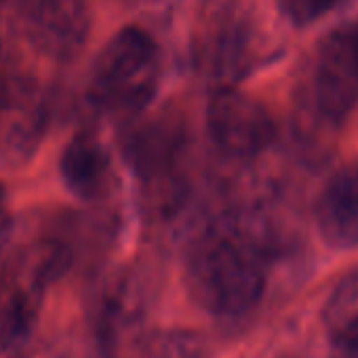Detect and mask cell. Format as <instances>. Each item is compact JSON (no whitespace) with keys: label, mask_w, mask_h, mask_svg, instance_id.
<instances>
[{"label":"cell","mask_w":358,"mask_h":358,"mask_svg":"<svg viewBox=\"0 0 358 358\" xmlns=\"http://www.w3.org/2000/svg\"><path fill=\"white\" fill-rule=\"evenodd\" d=\"M280 251V234L259 211H238L207 224L188 247L192 299L220 322L247 318L264 299L270 264Z\"/></svg>","instance_id":"obj_1"},{"label":"cell","mask_w":358,"mask_h":358,"mask_svg":"<svg viewBox=\"0 0 358 358\" xmlns=\"http://www.w3.org/2000/svg\"><path fill=\"white\" fill-rule=\"evenodd\" d=\"M70 266L59 243H38L0 268V358H24L36 335L49 287Z\"/></svg>","instance_id":"obj_2"},{"label":"cell","mask_w":358,"mask_h":358,"mask_svg":"<svg viewBox=\"0 0 358 358\" xmlns=\"http://www.w3.org/2000/svg\"><path fill=\"white\" fill-rule=\"evenodd\" d=\"M160 85V51L139 28L116 32L93 64L91 99L114 114H137L150 106Z\"/></svg>","instance_id":"obj_3"},{"label":"cell","mask_w":358,"mask_h":358,"mask_svg":"<svg viewBox=\"0 0 358 358\" xmlns=\"http://www.w3.org/2000/svg\"><path fill=\"white\" fill-rule=\"evenodd\" d=\"M207 135L228 158H255L276 139V122L264 103L236 91L217 89L207 106Z\"/></svg>","instance_id":"obj_4"},{"label":"cell","mask_w":358,"mask_h":358,"mask_svg":"<svg viewBox=\"0 0 358 358\" xmlns=\"http://www.w3.org/2000/svg\"><path fill=\"white\" fill-rule=\"evenodd\" d=\"M17 17L30 45L53 59H72L89 41L87 0H20Z\"/></svg>","instance_id":"obj_5"},{"label":"cell","mask_w":358,"mask_h":358,"mask_svg":"<svg viewBox=\"0 0 358 358\" xmlns=\"http://www.w3.org/2000/svg\"><path fill=\"white\" fill-rule=\"evenodd\" d=\"M266 55L268 49L257 26L249 17H232L207 41L203 68L220 89H226L249 76Z\"/></svg>","instance_id":"obj_6"},{"label":"cell","mask_w":358,"mask_h":358,"mask_svg":"<svg viewBox=\"0 0 358 358\" xmlns=\"http://www.w3.org/2000/svg\"><path fill=\"white\" fill-rule=\"evenodd\" d=\"M141 291L133 276L116 272L108 276L97 293L95 306V331L103 356L116 358L139 329Z\"/></svg>","instance_id":"obj_7"},{"label":"cell","mask_w":358,"mask_h":358,"mask_svg":"<svg viewBox=\"0 0 358 358\" xmlns=\"http://www.w3.org/2000/svg\"><path fill=\"white\" fill-rule=\"evenodd\" d=\"M314 217L327 245L333 249L358 247V169L337 173L322 188Z\"/></svg>","instance_id":"obj_8"},{"label":"cell","mask_w":358,"mask_h":358,"mask_svg":"<svg viewBox=\"0 0 358 358\" xmlns=\"http://www.w3.org/2000/svg\"><path fill=\"white\" fill-rule=\"evenodd\" d=\"M66 188L83 199L95 201L103 196L112 182V158L108 148L93 135H76L64 150L59 162Z\"/></svg>","instance_id":"obj_9"},{"label":"cell","mask_w":358,"mask_h":358,"mask_svg":"<svg viewBox=\"0 0 358 358\" xmlns=\"http://www.w3.org/2000/svg\"><path fill=\"white\" fill-rule=\"evenodd\" d=\"M137 358H211V354L207 341L199 333L164 329L139 343Z\"/></svg>","instance_id":"obj_10"},{"label":"cell","mask_w":358,"mask_h":358,"mask_svg":"<svg viewBox=\"0 0 358 358\" xmlns=\"http://www.w3.org/2000/svg\"><path fill=\"white\" fill-rule=\"evenodd\" d=\"M322 324L331 339L358 324V268L348 272L322 306Z\"/></svg>","instance_id":"obj_11"},{"label":"cell","mask_w":358,"mask_h":358,"mask_svg":"<svg viewBox=\"0 0 358 358\" xmlns=\"http://www.w3.org/2000/svg\"><path fill=\"white\" fill-rule=\"evenodd\" d=\"M352 3L356 0H278V7L291 24L310 26Z\"/></svg>","instance_id":"obj_12"},{"label":"cell","mask_w":358,"mask_h":358,"mask_svg":"<svg viewBox=\"0 0 358 358\" xmlns=\"http://www.w3.org/2000/svg\"><path fill=\"white\" fill-rule=\"evenodd\" d=\"M333 358H358V324L333 339Z\"/></svg>","instance_id":"obj_13"},{"label":"cell","mask_w":358,"mask_h":358,"mask_svg":"<svg viewBox=\"0 0 358 358\" xmlns=\"http://www.w3.org/2000/svg\"><path fill=\"white\" fill-rule=\"evenodd\" d=\"M5 211H7V194H5V188L0 186V222L5 217Z\"/></svg>","instance_id":"obj_14"}]
</instances>
